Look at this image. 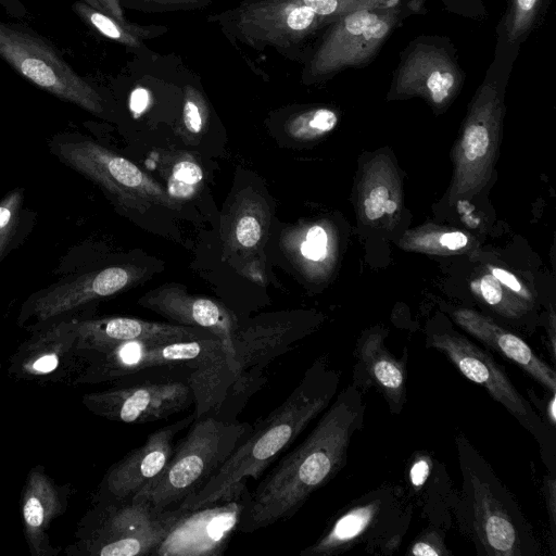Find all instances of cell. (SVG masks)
I'll list each match as a JSON object with an SVG mask.
<instances>
[{"label": "cell", "mask_w": 556, "mask_h": 556, "mask_svg": "<svg viewBox=\"0 0 556 556\" xmlns=\"http://www.w3.org/2000/svg\"><path fill=\"white\" fill-rule=\"evenodd\" d=\"M364 416L365 403L356 384L337 393L308 435L247 492L237 531L251 533L294 516L343 468Z\"/></svg>", "instance_id": "obj_1"}, {"label": "cell", "mask_w": 556, "mask_h": 556, "mask_svg": "<svg viewBox=\"0 0 556 556\" xmlns=\"http://www.w3.org/2000/svg\"><path fill=\"white\" fill-rule=\"evenodd\" d=\"M340 374L325 357L316 359L292 392L238 444L218 472L179 508L192 510L243 492L248 479L258 480L338 393Z\"/></svg>", "instance_id": "obj_2"}, {"label": "cell", "mask_w": 556, "mask_h": 556, "mask_svg": "<svg viewBox=\"0 0 556 556\" xmlns=\"http://www.w3.org/2000/svg\"><path fill=\"white\" fill-rule=\"evenodd\" d=\"M457 445L463 477L460 522L478 554L535 555L538 545L510 493L464 437Z\"/></svg>", "instance_id": "obj_3"}, {"label": "cell", "mask_w": 556, "mask_h": 556, "mask_svg": "<svg viewBox=\"0 0 556 556\" xmlns=\"http://www.w3.org/2000/svg\"><path fill=\"white\" fill-rule=\"evenodd\" d=\"M251 429V424L237 419L195 418L175 443L163 473L135 500L162 510L178 508L208 483Z\"/></svg>", "instance_id": "obj_4"}, {"label": "cell", "mask_w": 556, "mask_h": 556, "mask_svg": "<svg viewBox=\"0 0 556 556\" xmlns=\"http://www.w3.org/2000/svg\"><path fill=\"white\" fill-rule=\"evenodd\" d=\"M177 325L195 327L214 333L223 343L226 356L220 363L194 369L190 381L194 392V415H214L225 396L233 368L232 337L238 325L232 315L218 302L191 295L179 287L165 286L151 290L138 301Z\"/></svg>", "instance_id": "obj_5"}, {"label": "cell", "mask_w": 556, "mask_h": 556, "mask_svg": "<svg viewBox=\"0 0 556 556\" xmlns=\"http://www.w3.org/2000/svg\"><path fill=\"white\" fill-rule=\"evenodd\" d=\"M306 333L290 316L257 319L233 332V368L225 396L212 416L235 420L249 400L267 381L270 364L286 354Z\"/></svg>", "instance_id": "obj_6"}, {"label": "cell", "mask_w": 556, "mask_h": 556, "mask_svg": "<svg viewBox=\"0 0 556 556\" xmlns=\"http://www.w3.org/2000/svg\"><path fill=\"white\" fill-rule=\"evenodd\" d=\"M62 163L97 184L121 205L144 211L152 204L176 207L177 202L129 160L90 139L56 137L49 143Z\"/></svg>", "instance_id": "obj_7"}, {"label": "cell", "mask_w": 556, "mask_h": 556, "mask_svg": "<svg viewBox=\"0 0 556 556\" xmlns=\"http://www.w3.org/2000/svg\"><path fill=\"white\" fill-rule=\"evenodd\" d=\"M0 58L22 77L92 113L103 112L100 94L40 37L0 22Z\"/></svg>", "instance_id": "obj_8"}, {"label": "cell", "mask_w": 556, "mask_h": 556, "mask_svg": "<svg viewBox=\"0 0 556 556\" xmlns=\"http://www.w3.org/2000/svg\"><path fill=\"white\" fill-rule=\"evenodd\" d=\"M503 106L496 86L485 81L477 92L453 151L454 173L448 191L453 205L469 200L490 179L497 151Z\"/></svg>", "instance_id": "obj_9"}, {"label": "cell", "mask_w": 556, "mask_h": 556, "mask_svg": "<svg viewBox=\"0 0 556 556\" xmlns=\"http://www.w3.org/2000/svg\"><path fill=\"white\" fill-rule=\"evenodd\" d=\"M188 367H160L134 374L136 380L98 397L100 410L127 424L166 419L194 404Z\"/></svg>", "instance_id": "obj_10"}, {"label": "cell", "mask_w": 556, "mask_h": 556, "mask_svg": "<svg viewBox=\"0 0 556 556\" xmlns=\"http://www.w3.org/2000/svg\"><path fill=\"white\" fill-rule=\"evenodd\" d=\"M429 344L443 353L468 380L484 388L538 441L544 438V425L540 416L517 391L491 354L454 330L432 332Z\"/></svg>", "instance_id": "obj_11"}, {"label": "cell", "mask_w": 556, "mask_h": 556, "mask_svg": "<svg viewBox=\"0 0 556 556\" xmlns=\"http://www.w3.org/2000/svg\"><path fill=\"white\" fill-rule=\"evenodd\" d=\"M395 8L361 9L337 21L313 58L314 75H326L368 61L397 21Z\"/></svg>", "instance_id": "obj_12"}, {"label": "cell", "mask_w": 556, "mask_h": 556, "mask_svg": "<svg viewBox=\"0 0 556 556\" xmlns=\"http://www.w3.org/2000/svg\"><path fill=\"white\" fill-rule=\"evenodd\" d=\"M400 502L391 489L375 491L341 513L311 545L300 552L301 556H333L342 554L357 544L384 536L401 529L407 513L400 510ZM397 534V533H393ZM400 535V534H397Z\"/></svg>", "instance_id": "obj_13"}, {"label": "cell", "mask_w": 556, "mask_h": 556, "mask_svg": "<svg viewBox=\"0 0 556 556\" xmlns=\"http://www.w3.org/2000/svg\"><path fill=\"white\" fill-rule=\"evenodd\" d=\"M97 553L101 556L153 555L182 508L157 509L143 500L115 503L108 509Z\"/></svg>", "instance_id": "obj_14"}, {"label": "cell", "mask_w": 556, "mask_h": 556, "mask_svg": "<svg viewBox=\"0 0 556 556\" xmlns=\"http://www.w3.org/2000/svg\"><path fill=\"white\" fill-rule=\"evenodd\" d=\"M248 491L198 509H184L153 555H220L238 529Z\"/></svg>", "instance_id": "obj_15"}, {"label": "cell", "mask_w": 556, "mask_h": 556, "mask_svg": "<svg viewBox=\"0 0 556 556\" xmlns=\"http://www.w3.org/2000/svg\"><path fill=\"white\" fill-rule=\"evenodd\" d=\"M195 419L194 413L150 433L143 444L116 463L105 479L109 496L115 502L132 501L147 490L166 468L174 452L176 434Z\"/></svg>", "instance_id": "obj_16"}, {"label": "cell", "mask_w": 556, "mask_h": 556, "mask_svg": "<svg viewBox=\"0 0 556 556\" xmlns=\"http://www.w3.org/2000/svg\"><path fill=\"white\" fill-rule=\"evenodd\" d=\"M136 266H109L49 286L34 294L28 308L41 320L77 308L91 301L113 295L142 276Z\"/></svg>", "instance_id": "obj_17"}, {"label": "cell", "mask_w": 556, "mask_h": 556, "mask_svg": "<svg viewBox=\"0 0 556 556\" xmlns=\"http://www.w3.org/2000/svg\"><path fill=\"white\" fill-rule=\"evenodd\" d=\"M316 14L300 0H266L242 10L238 28L256 41L292 43L319 26Z\"/></svg>", "instance_id": "obj_18"}, {"label": "cell", "mask_w": 556, "mask_h": 556, "mask_svg": "<svg viewBox=\"0 0 556 556\" xmlns=\"http://www.w3.org/2000/svg\"><path fill=\"white\" fill-rule=\"evenodd\" d=\"M459 85V71L444 51L418 46L400 67L395 90L400 94L422 96L442 106L452 99Z\"/></svg>", "instance_id": "obj_19"}, {"label": "cell", "mask_w": 556, "mask_h": 556, "mask_svg": "<svg viewBox=\"0 0 556 556\" xmlns=\"http://www.w3.org/2000/svg\"><path fill=\"white\" fill-rule=\"evenodd\" d=\"M453 318L468 333L518 365L551 393H555V371L521 338L471 309H456Z\"/></svg>", "instance_id": "obj_20"}, {"label": "cell", "mask_w": 556, "mask_h": 556, "mask_svg": "<svg viewBox=\"0 0 556 556\" xmlns=\"http://www.w3.org/2000/svg\"><path fill=\"white\" fill-rule=\"evenodd\" d=\"M357 387H376L386 397L389 407L400 413L406 395L405 364L386 346L382 331L371 330L357 345Z\"/></svg>", "instance_id": "obj_21"}, {"label": "cell", "mask_w": 556, "mask_h": 556, "mask_svg": "<svg viewBox=\"0 0 556 556\" xmlns=\"http://www.w3.org/2000/svg\"><path fill=\"white\" fill-rule=\"evenodd\" d=\"M84 337L109 351L112 348L142 340L180 341L217 338L214 333L189 326L149 321L131 317H112L90 320L79 326Z\"/></svg>", "instance_id": "obj_22"}, {"label": "cell", "mask_w": 556, "mask_h": 556, "mask_svg": "<svg viewBox=\"0 0 556 556\" xmlns=\"http://www.w3.org/2000/svg\"><path fill=\"white\" fill-rule=\"evenodd\" d=\"M402 203L401 184L393 163L378 154L363 170L358 190V212L366 223L396 214Z\"/></svg>", "instance_id": "obj_23"}, {"label": "cell", "mask_w": 556, "mask_h": 556, "mask_svg": "<svg viewBox=\"0 0 556 556\" xmlns=\"http://www.w3.org/2000/svg\"><path fill=\"white\" fill-rule=\"evenodd\" d=\"M265 204L256 195L240 199L230 222V248L239 249L244 254L256 253L268 224Z\"/></svg>", "instance_id": "obj_24"}, {"label": "cell", "mask_w": 556, "mask_h": 556, "mask_svg": "<svg viewBox=\"0 0 556 556\" xmlns=\"http://www.w3.org/2000/svg\"><path fill=\"white\" fill-rule=\"evenodd\" d=\"M469 243V237L458 230L417 229L404 237L402 245L407 250L434 254L459 252Z\"/></svg>", "instance_id": "obj_25"}, {"label": "cell", "mask_w": 556, "mask_h": 556, "mask_svg": "<svg viewBox=\"0 0 556 556\" xmlns=\"http://www.w3.org/2000/svg\"><path fill=\"white\" fill-rule=\"evenodd\" d=\"M470 289L482 302L506 317H519L528 309L526 301L507 290L491 273L472 280Z\"/></svg>", "instance_id": "obj_26"}, {"label": "cell", "mask_w": 556, "mask_h": 556, "mask_svg": "<svg viewBox=\"0 0 556 556\" xmlns=\"http://www.w3.org/2000/svg\"><path fill=\"white\" fill-rule=\"evenodd\" d=\"M338 124V115L327 108L303 112L287 124L288 134L296 140H313L331 131Z\"/></svg>", "instance_id": "obj_27"}, {"label": "cell", "mask_w": 556, "mask_h": 556, "mask_svg": "<svg viewBox=\"0 0 556 556\" xmlns=\"http://www.w3.org/2000/svg\"><path fill=\"white\" fill-rule=\"evenodd\" d=\"M23 200V188H14L0 200V263L16 240L24 214Z\"/></svg>", "instance_id": "obj_28"}, {"label": "cell", "mask_w": 556, "mask_h": 556, "mask_svg": "<svg viewBox=\"0 0 556 556\" xmlns=\"http://www.w3.org/2000/svg\"><path fill=\"white\" fill-rule=\"evenodd\" d=\"M300 2L311 9L318 17L319 23H323L334 22L339 17L361 9L395 8L400 0H300Z\"/></svg>", "instance_id": "obj_29"}, {"label": "cell", "mask_w": 556, "mask_h": 556, "mask_svg": "<svg viewBox=\"0 0 556 556\" xmlns=\"http://www.w3.org/2000/svg\"><path fill=\"white\" fill-rule=\"evenodd\" d=\"M201 167L189 160L175 164L168 181V194L172 198H186L194 192L195 186L202 180Z\"/></svg>", "instance_id": "obj_30"}, {"label": "cell", "mask_w": 556, "mask_h": 556, "mask_svg": "<svg viewBox=\"0 0 556 556\" xmlns=\"http://www.w3.org/2000/svg\"><path fill=\"white\" fill-rule=\"evenodd\" d=\"M301 257L306 263H323L330 256V238L321 225L309 227L300 243Z\"/></svg>", "instance_id": "obj_31"}, {"label": "cell", "mask_w": 556, "mask_h": 556, "mask_svg": "<svg viewBox=\"0 0 556 556\" xmlns=\"http://www.w3.org/2000/svg\"><path fill=\"white\" fill-rule=\"evenodd\" d=\"M539 0H514L510 14L506 23V35L509 42L516 41L530 27Z\"/></svg>", "instance_id": "obj_32"}, {"label": "cell", "mask_w": 556, "mask_h": 556, "mask_svg": "<svg viewBox=\"0 0 556 556\" xmlns=\"http://www.w3.org/2000/svg\"><path fill=\"white\" fill-rule=\"evenodd\" d=\"M23 515L29 532L35 534L40 530L46 516V505L39 492L35 491V488L30 489L25 496Z\"/></svg>", "instance_id": "obj_33"}, {"label": "cell", "mask_w": 556, "mask_h": 556, "mask_svg": "<svg viewBox=\"0 0 556 556\" xmlns=\"http://www.w3.org/2000/svg\"><path fill=\"white\" fill-rule=\"evenodd\" d=\"M74 8L80 16L86 18L104 36L116 40L123 39L124 34L122 29L112 18L81 3L75 4Z\"/></svg>", "instance_id": "obj_34"}, {"label": "cell", "mask_w": 556, "mask_h": 556, "mask_svg": "<svg viewBox=\"0 0 556 556\" xmlns=\"http://www.w3.org/2000/svg\"><path fill=\"white\" fill-rule=\"evenodd\" d=\"M408 555L415 556H444L450 555L443 543V539L437 531H425L412 544Z\"/></svg>", "instance_id": "obj_35"}, {"label": "cell", "mask_w": 556, "mask_h": 556, "mask_svg": "<svg viewBox=\"0 0 556 556\" xmlns=\"http://www.w3.org/2000/svg\"><path fill=\"white\" fill-rule=\"evenodd\" d=\"M182 119L186 129L193 135H198L202 131L205 124V116L199 102L191 97H186Z\"/></svg>", "instance_id": "obj_36"}, {"label": "cell", "mask_w": 556, "mask_h": 556, "mask_svg": "<svg viewBox=\"0 0 556 556\" xmlns=\"http://www.w3.org/2000/svg\"><path fill=\"white\" fill-rule=\"evenodd\" d=\"M489 268L490 273L516 296L522 299L526 302L532 300L530 291L513 273L496 266H490Z\"/></svg>", "instance_id": "obj_37"}, {"label": "cell", "mask_w": 556, "mask_h": 556, "mask_svg": "<svg viewBox=\"0 0 556 556\" xmlns=\"http://www.w3.org/2000/svg\"><path fill=\"white\" fill-rule=\"evenodd\" d=\"M430 470L429 462L422 457L416 460L410 469L409 477L414 486H420L426 481Z\"/></svg>", "instance_id": "obj_38"}, {"label": "cell", "mask_w": 556, "mask_h": 556, "mask_svg": "<svg viewBox=\"0 0 556 556\" xmlns=\"http://www.w3.org/2000/svg\"><path fill=\"white\" fill-rule=\"evenodd\" d=\"M149 101V92L143 88H137L130 94V110L135 114H140L147 109Z\"/></svg>", "instance_id": "obj_39"}, {"label": "cell", "mask_w": 556, "mask_h": 556, "mask_svg": "<svg viewBox=\"0 0 556 556\" xmlns=\"http://www.w3.org/2000/svg\"><path fill=\"white\" fill-rule=\"evenodd\" d=\"M546 489H547V510H548V514H549V521H551V527H552V531H553V535H554V529H555V514H556V500H555V495H556V492H555V478L554 477H549V479H547V485H546Z\"/></svg>", "instance_id": "obj_40"}, {"label": "cell", "mask_w": 556, "mask_h": 556, "mask_svg": "<svg viewBox=\"0 0 556 556\" xmlns=\"http://www.w3.org/2000/svg\"><path fill=\"white\" fill-rule=\"evenodd\" d=\"M58 357L54 354H47L38 358L33 367L39 372H49L58 366Z\"/></svg>", "instance_id": "obj_41"}, {"label": "cell", "mask_w": 556, "mask_h": 556, "mask_svg": "<svg viewBox=\"0 0 556 556\" xmlns=\"http://www.w3.org/2000/svg\"><path fill=\"white\" fill-rule=\"evenodd\" d=\"M548 332H549L552 357L555 358V316H554V312H552V314H551V328H549Z\"/></svg>", "instance_id": "obj_42"}, {"label": "cell", "mask_w": 556, "mask_h": 556, "mask_svg": "<svg viewBox=\"0 0 556 556\" xmlns=\"http://www.w3.org/2000/svg\"><path fill=\"white\" fill-rule=\"evenodd\" d=\"M547 417L549 418L552 425H555L556 421V414H555V393H552V397L549 400V403H547Z\"/></svg>", "instance_id": "obj_43"}]
</instances>
